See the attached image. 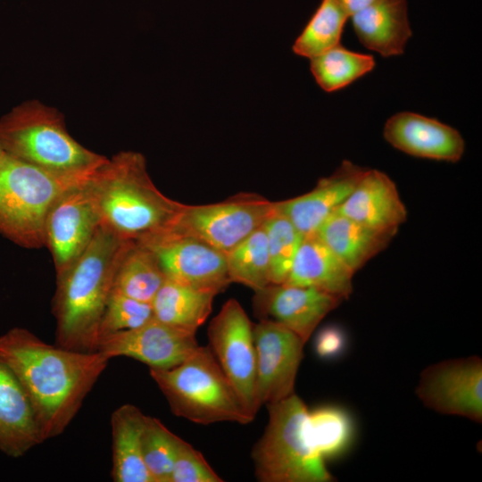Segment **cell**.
Returning <instances> with one entry per match:
<instances>
[{"mask_svg": "<svg viewBox=\"0 0 482 482\" xmlns=\"http://www.w3.org/2000/svg\"><path fill=\"white\" fill-rule=\"evenodd\" d=\"M0 359L21 385L44 441L66 429L110 361L99 351L47 344L24 328L0 336Z\"/></svg>", "mask_w": 482, "mask_h": 482, "instance_id": "1", "label": "cell"}, {"mask_svg": "<svg viewBox=\"0 0 482 482\" xmlns=\"http://www.w3.org/2000/svg\"><path fill=\"white\" fill-rule=\"evenodd\" d=\"M129 241L101 224L83 253L56 277L54 345L74 351H97L100 321Z\"/></svg>", "mask_w": 482, "mask_h": 482, "instance_id": "2", "label": "cell"}, {"mask_svg": "<svg viewBox=\"0 0 482 482\" xmlns=\"http://www.w3.org/2000/svg\"><path fill=\"white\" fill-rule=\"evenodd\" d=\"M90 181L101 224L124 240L170 230L184 205L156 187L140 153L126 151L107 158Z\"/></svg>", "mask_w": 482, "mask_h": 482, "instance_id": "3", "label": "cell"}, {"mask_svg": "<svg viewBox=\"0 0 482 482\" xmlns=\"http://www.w3.org/2000/svg\"><path fill=\"white\" fill-rule=\"evenodd\" d=\"M0 142L8 155L56 173L89 174L107 160L76 141L62 114L37 101L0 120Z\"/></svg>", "mask_w": 482, "mask_h": 482, "instance_id": "4", "label": "cell"}, {"mask_svg": "<svg viewBox=\"0 0 482 482\" xmlns=\"http://www.w3.org/2000/svg\"><path fill=\"white\" fill-rule=\"evenodd\" d=\"M172 413L191 422L248 424V412L209 346H198L185 361L166 370L150 369Z\"/></svg>", "mask_w": 482, "mask_h": 482, "instance_id": "5", "label": "cell"}, {"mask_svg": "<svg viewBox=\"0 0 482 482\" xmlns=\"http://www.w3.org/2000/svg\"><path fill=\"white\" fill-rule=\"evenodd\" d=\"M269 420L251 458L261 482H331L309 431V411L295 394L267 404Z\"/></svg>", "mask_w": 482, "mask_h": 482, "instance_id": "6", "label": "cell"}, {"mask_svg": "<svg viewBox=\"0 0 482 482\" xmlns=\"http://www.w3.org/2000/svg\"><path fill=\"white\" fill-rule=\"evenodd\" d=\"M94 172L56 173L7 155L0 167V234L25 248L44 247L51 207Z\"/></svg>", "mask_w": 482, "mask_h": 482, "instance_id": "7", "label": "cell"}, {"mask_svg": "<svg viewBox=\"0 0 482 482\" xmlns=\"http://www.w3.org/2000/svg\"><path fill=\"white\" fill-rule=\"evenodd\" d=\"M274 202L254 193H238L224 201L184 204L168 231L195 237L227 253L262 227Z\"/></svg>", "mask_w": 482, "mask_h": 482, "instance_id": "8", "label": "cell"}, {"mask_svg": "<svg viewBox=\"0 0 482 482\" xmlns=\"http://www.w3.org/2000/svg\"><path fill=\"white\" fill-rule=\"evenodd\" d=\"M253 325L242 305L228 300L209 324V347L236 389L248 412L254 418L256 351Z\"/></svg>", "mask_w": 482, "mask_h": 482, "instance_id": "9", "label": "cell"}, {"mask_svg": "<svg viewBox=\"0 0 482 482\" xmlns=\"http://www.w3.org/2000/svg\"><path fill=\"white\" fill-rule=\"evenodd\" d=\"M137 242L154 253L166 278L215 295L231 283L226 253L195 237L165 231Z\"/></svg>", "mask_w": 482, "mask_h": 482, "instance_id": "10", "label": "cell"}, {"mask_svg": "<svg viewBox=\"0 0 482 482\" xmlns=\"http://www.w3.org/2000/svg\"><path fill=\"white\" fill-rule=\"evenodd\" d=\"M91 176L62 193L48 212L45 246L52 254L56 277L83 253L101 225Z\"/></svg>", "mask_w": 482, "mask_h": 482, "instance_id": "11", "label": "cell"}, {"mask_svg": "<svg viewBox=\"0 0 482 482\" xmlns=\"http://www.w3.org/2000/svg\"><path fill=\"white\" fill-rule=\"evenodd\" d=\"M256 351L255 403L281 401L295 394V382L305 343L293 331L272 320L253 325Z\"/></svg>", "mask_w": 482, "mask_h": 482, "instance_id": "12", "label": "cell"}, {"mask_svg": "<svg viewBox=\"0 0 482 482\" xmlns=\"http://www.w3.org/2000/svg\"><path fill=\"white\" fill-rule=\"evenodd\" d=\"M416 394L429 409L482 420V360L478 356L446 360L427 367Z\"/></svg>", "mask_w": 482, "mask_h": 482, "instance_id": "13", "label": "cell"}, {"mask_svg": "<svg viewBox=\"0 0 482 482\" xmlns=\"http://www.w3.org/2000/svg\"><path fill=\"white\" fill-rule=\"evenodd\" d=\"M198 346L195 332L153 318L138 328L102 337L97 351L110 360L124 356L139 361L150 369L166 370L181 363Z\"/></svg>", "mask_w": 482, "mask_h": 482, "instance_id": "14", "label": "cell"}, {"mask_svg": "<svg viewBox=\"0 0 482 482\" xmlns=\"http://www.w3.org/2000/svg\"><path fill=\"white\" fill-rule=\"evenodd\" d=\"M344 300L310 287L270 284L255 291L253 307L262 320H272L308 341L320 321Z\"/></svg>", "mask_w": 482, "mask_h": 482, "instance_id": "15", "label": "cell"}, {"mask_svg": "<svg viewBox=\"0 0 482 482\" xmlns=\"http://www.w3.org/2000/svg\"><path fill=\"white\" fill-rule=\"evenodd\" d=\"M385 139L397 150L419 158L457 162L465 151V141L454 128L411 112H401L385 123Z\"/></svg>", "mask_w": 482, "mask_h": 482, "instance_id": "16", "label": "cell"}, {"mask_svg": "<svg viewBox=\"0 0 482 482\" xmlns=\"http://www.w3.org/2000/svg\"><path fill=\"white\" fill-rule=\"evenodd\" d=\"M365 170L344 161L331 175L320 179L311 191L274 202L275 210L286 216L303 236L312 234L345 202Z\"/></svg>", "mask_w": 482, "mask_h": 482, "instance_id": "17", "label": "cell"}, {"mask_svg": "<svg viewBox=\"0 0 482 482\" xmlns=\"http://www.w3.org/2000/svg\"><path fill=\"white\" fill-rule=\"evenodd\" d=\"M335 212L395 235L407 220V210L395 183L385 172L375 169L365 170L354 189Z\"/></svg>", "mask_w": 482, "mask_h": 482, "instance_id": "18", "label": "cell"}, {"mask_svg": "<svg viewBox=\"0 0 482 482\" xmlns=\"http://www.w3.org/2000/svg\"><path fill=\"white\" fill-rule=\"evenodd\" d=\"M43 442L21 385L0 359V451L9 457L19 458Z\"/></svg>", "mask_w": 482, "mask_h": 482, "instance_id": "19", "label": "cell"}, {"mask_svg": "<svg viewBox=\"0 0 482 482\" xmlns=\"http://www.w3.org/2000/svg\"><path fill=\"white\" fill-rule=\"evenodd\" d=\"M354 272L314 233L304 236L295 254L286 285L310 287L343 300L353 292Z\"/></svg>", "mask_w": 482, "mask_h": 482, "instance_id": "20", "label": "cell"}, {"mask_svg": "<svg viewBox=\"0 0 482 482\" xmlns=\"http://www.w3.org/2000/svg\"><path fill=\"white\" fill-rule=\"evenodd\" d=\"M350 19L359 41L383 57L402 54L412 34L406 0H377Z\"/></svg>", "mask_w": 482, "mask_h": 482, "instance_id": "21", "label": "cell"}, {"mask_svg": "<svg viewBox=\"0 0 482 482\" xmlns=\"http://www.w3.org/2000/svg\"><path fill=\"white\" fill-rule=\"evenodd\" d=\"M314 234L354 273L385 250L395 236L337 212L328 216Z\"/></svg>", "mask_w": 482, "mask_h": 482, "instance_id": "22", "label": "cell"}, {"mask_svg": "<svg viewBox=\"0 0 482 482\" xmlns=\"http://www.w3.org/2000/svg\"><path fill=\"white\" fill-rule=\"evenodd\" d=\"M145 417L130 403L120 405L112 413V478L115 482H153L141 449Z\"/></svg>", "mask_w": 482, "mask_h": 482, "instance_id": "23", "label": "cell"}, {"mask_svg": "<svg viewBox=\"0 0 482 482\" xmlns=\"http://www.w3.org/2000/svg\"><path fill=\"white\" fill-rule=\"evenodd\" d=\"M215 295L166 278L151 302L154 318L195 333L209 317Z\"/></svg>", "mask_w": 482, "mask_h": 482, "instance_id": "24", "label": "cell"}, {"mask_svg": "<svg viewBox=\"0 0 482 482\" xmlns=\"http://www.w3.org/2000/svg\"><path fill=\"white\" fill-rule=\"evenodd\" d=\"M165 279L154 253L141 243L130 240L117 266L112 291L151 303Z\"/></svg>", "mask_w": 482, "mask_h": 482, "instance_id": "25", "label": "cell"}, {"mask_svg": "<svg viewBox=\"0 0 482 482\" xmlns=\"http://www.w3.org/2000/svg\"><path fill=\"white\" fill-rule=\"evenodd\" d=\"M310 61L316 83L328 93L347 87L370 72L376 65L373 55L349 50L341 44Z\"/></svg>", "mask_w": 482, "mask_h": 482, "instance_id": "26", "label": "cell"}, {"mask_svg": "<svg viewBox=\"0 0 482 482\" xmlns=\"http://www.w3.org/2000/svg\"><path fill=\"white\" fill-rule=\"evenodd\" d=\"M226 261L231 282L243 284L254 291L271 284L270 256L263 226L229 251Z\"/></svg>", "mask_w": 482, "mask_h": 482, "instance_id": "27", "label": "cell"}, {"mask_svg": "<svg viewBox=\"0 0 482 482\" xmlns=\"http://www.w3.org/2000/svg\"><path fill=\"white\" fill-rule=\"evenodd\" d=\"M349 16L333 0H322L292 46L293 52L312 59L340 44Z\"/></svg>", "mask_w": 482, "mask_h": 482, "instance_id": "28", "label": "cell"}, {"mask_svg": "<svg viewBox=\"0 0 482 482\" xmlns=\"http://www.w3.org/2000/svg\"><path fill=\"white\" fill-rule=\"evenodd\" d=\"M309 431L319 453L325 458L342 455L353 436L350 415L337 406H322L309 411Z\"/></svg>", "mask_w": 482, "mask_h": 482, "instance_id": "29", "label": "cell"}, {"mask_svg": "<svg viewBox=\"0 0 482 482\" xmlns=\"http://www.w3.org/2000/svg\"><path fill=\"white\" fill-rule=\"evenodd\" d=\"M262 226L267 237L271 284H282L304 236L275 207Z\"/></svg>", "mask_w": 482, "mask_h": 482, "instance_id": "30", "label": "cell"}, {"mask_svg": "<svg viewBox=\"0 0 482 482\" xmlns=\"http://www.w3.org/2000/svg\"><path fill=\"white\" fill-rule=\"evenodd\" d=\"M177 436L161 420L146 415L141 449L144 463L153 482L171 481Z\"/></svg>", "mask_w": 482, "mask_h": 482, "instance_id": "31", "label": "cell"}, {"mask_svg": "<svg viewBox=\"0 0 482 482\" xmlns=\"http://www.w3.org/2000/svg\"><path fill=\"white\" fill-rule=\"evenodd\" d=\"M153 318L151 303L112 291L100 321L98 342L107 335L138 328Z\"/></svg>", "mask_w": 482, "mask_h": 482, "instance_id": "32", "label": "cell"}, {"mask_svg": "<svg viewBox=\"0 0 482 482\" xmlns=\"http://www.w3.org/2000/svg\"><path fill=\"white\" fill-rule=\"evenodd\" d=\"M222 481L204 455L178 436L170 482Z\"/></svg>", "mask_w": 482, "mask_h": 482, "instance_id": "33", "label": "cell"}, {"mask_svg": "<svg viewBox=\"0 0 482 482\" xmlns=\"http://www.w3.org/2000/svg\"><path fill=\"white\" fill-rule=\"evenodd\" d=\"M345 345V336L340 328L328 327L322 329L315 342V350L320 357H335L342 352Z\"/></svg>", "mask_w": 482, "mask_h": 482, "instance_id": "34", "label": "cell"}, {"mask_svg": "<svg viewBox=\"0 0 482 482\" xmlns=\"http://www.w3.org/2000/svg\"><path fill=\"white\" fill-rule=\"evenodd\" d=\"M349 16L366 8L377 0H333Z\"/></svg>", "mask_w": 482, "mask_h": 482, "instance_id": "35", "label": "cell"}, {"mask_svg": "<svg viewBox=\"0 0 482 482\" xmlns=\"http://www.w3.org/2000/svg\"><path fill=\"white\" fill-rule=\"evenodd\" d=\"M7 153L5 152V150L4 149L1 142H0V167L1 165L3 164V162H4V160L6 159L7 157Z\"/></svg>", "mask_w": 482, "mask_h": 482, "instance_id": "36", "label": "cell"}]
</instances>
